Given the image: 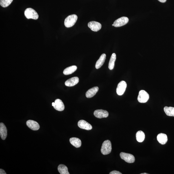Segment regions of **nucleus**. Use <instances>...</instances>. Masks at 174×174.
Here are the masks:
<instances>
[{
	"label": "nucleus",
	"instance_id": "f257e3e1",
	"mask_svg": "<svg viewBox=\"0 0 174 174\" xmlns=\"http://www.w3.org/2000/svg\"><path fill=\"white\" fill-rule=\"evenodd\" d=\"M112 149V145L110 141L109 140H106L103 143L101 151L103 155H107L110 153Z\"/></svg>",
	"mask_w": 174,
	"mask_h": 174
},
{
	"label": "nucleus",
	"instance_id": "f03ea898",
	"mask_svg": "<svg viewBox=\"0 0 174 174\" xmlns=\"http://www.w3.org/2000/svg\"><path fill=\"white\" fill-rule=\"evenodd\" d=\"M77 15L73 14L69 15L65 19L64 21V25L66 27H70L74 26L78 20Z\"/></svg>",
	"mask_w": 174,
	"mask_h": 174
},
{
	"label": "nucleus",
	"instance_id": "7ed1b4c3",
	"mask_svg": "<svg viewBox=\"0 0 174 174\" xmlns=\"http://www.w3.org/2000/svg\"><path fill=\"white\" fill-rule=\"evenodd\" d=\"M24 14L27 19L37 20L38 18V15L36 12L33 9L28 8L26 9L24 12Z\"/></svg>",
	"mask_w": 174,
	"mask_h": 174
},
{
	"label": "nucleus",
	"instance_id": "20e7f679",
	"mask_svg": "<svg viewBox=\"0 0 174 174\" xmlns=\"http://www.w3.org/2000/svg\"><path fill=\"white\" fill-rule=\"evenodd\" d=\"M149 98V94L145 90L140 91L137 98L138 101L140 103H145L147 102Z\"/></svg>",
	"mask_w": 174,
	"mask_h": 174
},
{
	"label": "nucleus",
	"instance_id": "39448f33",
	"mask_svg": "<svg viewBox=\"0 0 174 174\" xmlns=\"http://www.w3.org/2000/svg\"><path fill=\"white\" fill-rule=\"evenodd\" d=\"M120 157L123 160L129 163H133L135 161V159L134 156L130 154L121 152Z\"/></svg>",
	"mask_w": 174,
	"mask_h": 174
},
{
	"label": "nucleus",
	"instance_id": "423d86ee",
	"mask_svg": "<svg viewBox=\"0 0 174 174\" xmlns=\"http://www.w3.org/2000/svg\"><path fill=\"white\" fill-rule=\"evenodd\" d=\"M127 87L126 82L122 81L119 83L117 88V93L119 96H122L124 93Z\"/></svg>",
	"mask_w": 174,
	"mask_h": 174
},
{
	"label": "nucleus",
	"instance_id": "0eeeda50",
	"mask_svg": "<svg viewBox=\"0 0 174 174\" xmlns=\"http://www.w3.org/2000/svg\"><path fill=\"white\" fill-rule=\"evenodd\" d=\"M129 21V19L126 17H122L116 20L114 23V26L119 27L126 25Z\"/></svg>",
	"mask_w": 174,
	"mask_h": 174
},
{
	"label": "nucleus",
	"instance_id": "6e6552de",
	"mask_svg": "<svg viewBox=\"0 0 174 174\" xmlns=\"http://www.w3.org/2000/svg\"><path fill=\"white\" fill-rule=\"evenodd\" d=\"M52 105L57 110L62 111L65 109V106L62 101L57 99L55 101V102L52 103Z\"/></svg>",
	"mask_w": 174,
	"mask_h": 174
},
{
	"label": "nucleus",
	"instance_id": "1a4fd4ad",
	"mask_svg": "<svg viewBox=\"0 0 174 174\" xmlns=\"http://www.w3.org/2000/svg\"><path fill=\"white\" fill-rule=\"evenodd\" d=\"M88 26L92 31L97 32L101 29L102 25L100 23L92 21L88 23Z\"/></svg>",
	"mask_w": 174,
	"mask_h": 174
},
{
	"label": "nucleus",
	"instance_id": "9d476101",
	"mask_svg": "<svg viewBox=\"0 0 174 174\" xmlns=\"http://www.w3.org/2000/svg\"><path fill=\"white\" fill-rule=\"evenodd\" d=\"M94 114L96 117L100 119L107 117L109 115L107 111L102 109L96 110L94 111Z\"/></svg>",
	"mask_w": 174,
	"mask_h": 174
},
{
	"label": "nucleus",
	"instance_id": "9b49d317",
	"mask_svg": "<svg viewBox=\"0 0 174 174\" xmlns=\"http://www.w3.org/2000/svg\"><path fill=\"white\" fill-rule=\"evenodd\" d=\"M78 126L82 129L90 130L92 129V126L87 121L84 120L79 121L78 123Z\"/></svg>",
	"mask_w": 174,
	"mask_h": 174
},
{
	"label": "nucleus",
	"instance_id": "f8f14e48",
	"mask_svg": "<svg viewBox=\"0 0 174 174\" xmlns=\"http://www.w3.org/2000/svg\"><path fill=\"white\" fill-rule=\"evenodd\" d=\"M26 124L30 129L34 131H37L39 129L40 126L39 124L34 121L29 120L27 122Z\"/></svg>",
	"mask_w": 174,
	"mask_h": 174
},
{
	"label": "nucleus",
	"instance_id": "ddd939ff",
	"mask_svg": "<svg viewBox=\"0 0 174 174\" xmlns=\"http://www.w3.org/2000/svg\"><path fill=\"white\" fill-rule=\"evenodd\" d=\"M79 79L78 77H74L68 79L65 82L66 86L71 87L74 86L78 83Z\"/></svg>",
	"mask_w": 174,
	"mask_h": 174
},
{
	"label": "nucleus",
	"instance_id": "4468645a",
	"mask_svg": "<svg viewBox=\"0 0 174 174\" xmlns=\"http://www.w3.org/2000/svg\"><path fill=\"white\" fill-rule=\"evenodd\" d=\"M0 135L3 140H5L7 136V128L5 125L2 123H0Z\"/></svg>",
	"mask_w": 174,
	"mask_h": 174
},
{
	"label": "nucleus",
	"instance_id": "2eb2a0df",
	"mask_svg": "<svg viewBox=\"0 0 174 174\" xmlns=\"http://www.w3.org/2000/svg\"><path fill=\"white\" fill-rule=\"evenodd\" d=\"M99 90V88L97 87H94L88 90L85 94V96L88 98H91L96 95Z\"/></svg>",
	"mask_w": 174,
	"mask_h": 174
},
{
	"label": "nucleus",
	"instance_id": "dca6fc26",
	"mask_svg": "<svg viewBox=\"0 0 174 174\" xmlns=\"http://www.w3.org/2000/svg\"><path fill=\"white\" fill-rule=\"evenodd\" d=\"M157 138L158 142L163 145L166 144L168 141L167 136L166 134L163 133L158 134Z\"/></svg>",
	"mask_w": 174,
	"mask_h": 174
},
{
	"label": "nucleus",
	"instance_id": "f3484780",
	"mask_svg": "<svg viewBox=\"0 0 174 174\" xmlns=\"http://www.w3.org/2000/svg\"><path fill=\"white\" fill-rule=\"evenodd\" d=\"M69 141L71 144L76 148L80 147L81 145L82 142L81 140L78 138H76V137H72V138H70Z\"/></svg>",
	"mask_w": 174,
	"mask_h": 174
},
{
	"label": "nucleus",
	"instance_id": "a211bd4d",
	"mask_svg": "<svg viewBox=\"0 0 174 174\" xmlns=\"http://www.w3.org/2000/svg\"><path fill=\"white\" fill-rule=\"evenodd\" d=\"M106 57V55L105 54H103L100 56L96 63L95 67L96 69L100 68L103 65L105 62Z\"/></svg>",
	"mask_w": 174,
	"mask_h": 174
},
{
	"label": "nucleus",
	"instance_id": "6ab92c4d",
	"mask_svg": "<svg viewBox=\"0 0 174 174\" xmlns=\"http://www.w3.org/2000/svg\"><path fill=\"white\" fill-rule=\"evenodd\" d=\"M77 67L76 66H72L68 67L64 70L63 73L64 74L68 75L71 74L77 70Z\"/></svg>",
	"mask_w": 174,
	"mask_h": 174
},
{
	"label": "nucleus",
	"instance_id": "aec40b11",
	"mask_svg": "<svg viewBox=\"0 0 174 174\" xmlns=\"http://www.w3.org/2000/svg\"><path fill=\"white\" fill-rule=\"evenodd\" d=\"M58 170L61 174H69L68 169L64 165L61 164L58 167Z\"/></svg>",
	"mask_w": 174,
	"mask_h": 174
},
{
	"label": "nucleus",
	"instance_id": "412c9836",
	"mask_svg": "<svg viewBox=\"0 0 174 174\" xmlns=\"http://www.w3.org/2000/svg\"><path fill=\"white\" fill-rule=\"evenodd\" d=\"M116 59V54L115 53H113L110 59L108 64V68L110 70H112L114 69Z\"/></svg>",
	"mask_w": 174,
	"mask_h": 174
},
{
	"label": "nucleus",
	"instance_id": "4be33fe9",
	"mask_svg": "<svg viewBox=\"0 0 174 174\" xmlns=\"http://www.w3.org/2000/svg\"><path fill=\"white\" fill-rule=\"evenodd\" d=\"M145 137L144 133L141 131H138L136 133V140L139 142L141 143L143 142L145 139Z\"/></svg>",
	"mask_w": 174,
	"mask_h": 174
},
{
	"label": "nucleus",
	"instance_id": "5701e85b",
	"mask_svg": "<svg viewBox=\"0 0 174 174\" xmlns=\"http://www.w3.org/2000/svg\"><path fill=\"white\" fill-rule=\"evenodd\" d=\"M164 110L166 114L170 117H174V108L172 107H165Z\"/></svg>",
	"mask_w": 174,
	"mask_h": 174
},
{
	"label": "nucleus",
	"instance_id": "b1692460",
	"mask_svg": "<svg viewBox=\"0 0 174 174\" xmlns=\"http://www.w3.org/2000/svg\"><path fill=\"white\" fill-rule=\"evenodd\" d=\"M13 0H0V4L3 7L6 8L10 5Z\"/></svg>",
	"mask_w": 174,
	"mask_h": 174
},
{
	"label": "nucleus",
	"instance_id": "393cba45",
	"mask_svg": "<svg viewBox=\"0 0 174 174\" xmlns=\"http://www.w3.org/2000/svg\"><path fill=\"white\" fill-rule=\"evenodd\" d=\"M110 174H122V173L119 172L117 171H113L109 173Z\"/></svg>",
	"mask_w": 174,
	"mask_h": 174
},
{
	"label": "nucleus",
	"instance_id": "a878e982",
	"mask_svg": "<svg viewBox=\"0 0 174 174\" xmlns=\"http://www.w3.org/2000/svg\"><path fill=\"white\" fill-rule=\"evenodd\" d=\"M0 174H6V173L5 171L1 169H0Z\"/></svg>",
	"mask_w": 174,
	"mask_h": 174
},
{
	"label": "nucleus",
	"instance_id": "bb28decb",
	"mask_svg": "<svg viewBox=\"0 0 174 174\" xmlns=\"http://www.w3.org/2000/svg\"><path fill=\"white\" fill-rule=\"evenodd\" d=\"M158 1L162 3L166 2L167 0H158Z\"/></svg>",
	"mask_w": 174,
	"mask_h": 174
},
{
	"label": "nucleus",
	"instance_id": "cd10ccee",
	"mask_svg": "<svg viewBox=\"0 0 174 174\" xmlns=\"http://www.w3.org/2000/svg\"><path fill=\"white\" fill-rule=\"evenodd\" d=\"M148 174V173H141V174Z\"/></svg>",
	"mask_w": 174,
	"mask_h": 174
},
{
	"label": "nucleus",
	"instance_id": "c85d7f7f",
	"mask_svg": "<svg viewBox=\"0 0 174 174\" xmlns=\"http://www.w3.org/2000/svg\"><path fill=\"white\" fill-rule=\"evenodd\" d=\"M112 26H114V25L113 24H112Z\"/></svg>",
	"mask_w": 174,
	"mask_h": 174
}]
</instances>
